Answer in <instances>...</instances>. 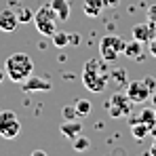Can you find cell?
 <instances>
[{"instance_id": "1", "label": "cell", "mask_w": 156, "mask_h": 156, "mask_svg": "<svg viewBox=\"0 0 156 156\" xmlns=\"http://www.w3.org/2000/svg\"><path fill=\"white\" fill-rule=\"evenodd\" d=\"M4 72L13 82H23L34 72V61L27 53H13L4 61Z\"/></svg>"}, {"instance_id": "2", "label": "cell", "mask_w": 156, "mask_h": 156, "mask_svg": "<svg viewBox=\"0 0 156 156\" xmlns=\"http://www.w3.org/2000/svg\"><path fill=\"white\" fill-rule=\"evenodd\" d=\"M82 82L84 87L91 91V93H101L105 89V82H108V74L104 70V63L99 59H89L84 63V70H82Z\"/></svg>"}, {"instance_id": "3", "label": "cell", "mask_w": 156, "mask_h": 156, "mask_svg": "<svg viewBox=\"0 0 156 156\" xmlns=\"http://www.w3.org/2000/svg\"><path fill=\"white\" fill-rule=\"evenodd\" d=\"M57 23H59V19H57L55 11L51 9V4H42L34 13V26L42 36H53L57 32Z\"/></svg>"}, {"instance_id": "4", "label": "cell", "mask_w": 156, "mask_h": 156, "mask_svg": "<svg viewBox=\"0 0 156 156\" xmlns=\"http://www.w3.org/2000/svg\"><path fill=\"white\" fill-rule=\"evenodd\" d=\"M125 40L120 38V36H104L101 38V44H99V55H101V59L104 61H116V57L118 55H122V51H125Z\"/></svg>"}, {"instance_id": "5", "label": "cell", "mask_w": 156, "mask_h": 156, "mask_svg": "<svg viewBox=\"0 0 156 156\" xmlns=\"http://www.w3.org/2000/svg\"><path fill=\"white\" fill-rule=\"evenodd\" d=\"M21 131V122L15 112L11 110H0V137L4 139H15Z\"/></svg>"}, {"instance_id": "6", "label": "cell", "mask_w": 156, "mask_h": 156, "mask_svg": "<svg viewBox=\"0 0 156 156\" xmlns=\"http://www.w3.org/2000/svg\"><path fill=\"white\" fill-rule=\"evenodd\" d=\"M108 110H110L112 118H125L133 110V101L129 99L127 93H114L110 97V101H108Z\"/></svg>"}, {"instance_id": "7", "label": "cell", "mask_w": 156, "mask_h": 156, "mask_svg": "<svg viewBox=\"0 0 156 156\" xmlns=\"http://www.w3.org/2000/svg\"><path fill=\"white\" fill-rule=\"evenodd\" d=\"M127 95H129V99L133 104H144V101H148L152 91L148 89V84L144 80H131L127 84Z\"/></svg>"}, {"instance_id": "8", "label": "cell", "mask_w": 156, "mask_h": 156, "mask_svg": "<svg viewBox=\"0 0 156 156\" xmlns=\"http://www.w3.org/2000/svg\"><path fill=\"white\" fill-rule=\"evenodd\" d=\"M21 84H23V91H27V93H36V91H51V89H53V84L47 80V78L34 76V74H30Z\"/></svg>"}, {"instance_id": "9", "label": "cell", "mask_w": 156, "mask_h": 156, "mask_svg": "<svg viewBox=\"0 0 156 156\" xmlns=\"http://www.w3.org/2000/svg\"><path fill=\"white\" fill-rule=\"evenodd\" d=\"M19 26V19H17V13L15 9H2L0 11V30L2 32H15Z\"/></svg>"}, {"instance_id": "10", "label": "cell", "mask_w": 156, "mask_h": 156, "mask_svg": "<svg viewBox=\"0 0 156 156\" xmlns=\"http://www.w3.org/2000/svg\"><path fill=\"white\" fill-rule=\"evenodd\" d=\"M154 32L156 27L150 26V23H137V26H133V38L139 40V42H148L152 36H156Z\"/></svg>"}, {"instance_id": "11", "label": "cell", "mask_w": 156, "mask_h": 156, "mask_svg": "<svg viewBox=\"0 0 156 156\" xmlns=\"http://www.w3.org/2000/svg\"><path fill=\"white\" fill-rule=\"evenodd\" d=\"M49 4L55 11V15H57L59 21H68V17H70V2L68 0H51Z\"/></svg>"}, {"instance_id": "12", "label": "cell", "mask_w": 156, "mask_h": 156, "mask_svg": "<svg viewBox=\"0 0 156 156\" xmlns=\"http://www.w3.org/2000/svg\"><path fill=\"white\" fill-rule=\"evenodd\" d=\"M61 135L63 137H68V139H74L78 137L80 133H82V122H78V120H66L63 125H61Z\"/></svg>"}, {"instance_id": "13", "label": "cell", "mask_w": 156, "mask_h": 156, "mask_svg": "<svg viewBox=\"0 0 156 156\" xmlns=\"http://www.w3.org/2000/svg\"><path fill=\"white\" fill-rule=\"evenodd\" d=\"M104 0H84L82 2V11L87 17H99V13L104 11Z\"/></svg>"}, {"instance_id": "14", "label": "cell", "mask_w": 156, "mask_h": 156, "mask_svg": "<svg viewBox=\"0 0 156 156\" xmlns=\"http://www.w3.org/2000/svg\"><path fill=\"white\" fill-rule=\"evenodd\" d=\"M131 135L135 139H144L146 135H150V127L146 122H141V118H131Z\"/></svg>"}, {"instance_id": "15", "label": "cell", "mask_w": 156, "mask_h": 156, "mask_svg": "<svg viewBox=\"0 0 156 156\" xmlns=\"http://www.w3.org/2000/svg\"><path fill=\"white\" fill-rule=\"evenodd\" d=\"M141 51H144V42H139V40H135V38H133L131 42H127V44H125L122 55H125V57H129V59H139Z\"/></svg>"}, {"instance_id": "16", "label": "cell", "mask_w": 156, "mask_h": 156, "mask_svg": "<svg viewBox=\"0 0 156 156\" xmlns=\"http://www.w3.org/2000/svg\"><path fill=\"white\" fill-rule=\"evenodd\" d=\"M139 118H141V122H146L150 129L156 125V110H152V108H144L141 110V114H139Z\"/></svg>"}, {"instance_id": "17", "label": "cell", "mask_w": 156, "mask_h": 156, "mask_svg": "<svg viewBox=\"0 0 156 156\" xmlns=\"http://www.w3.org/2000/svg\"><path fill=\"white\" fill-rule=\"evenodd\" d=\"M15 13H17L19 23H30V21H34L32 11H30V9H26V6H15Z\"/></svg>"}, {"instance_id": "18", "label": "cell", "mask_w": 156, "mask_h": 156, "mask_svg": "<svg viewBox=\"0 0 156 156\" xmlns=\"http://www.w3.org/2000/svg\"><path fill=\"white\" fill-rule=\"evenodd\" d=\"M72 146H74V150L76 152H84V150H89V146H91V141H89V137H84L82 133L72 139Z\"/></svg>"}, {"instance_id": "19", "label": "cell", "mask_w": 156, "mask_h": 156, "mask_svg": "<svg viewBox=\"0 0 156 156\" xmlns=\"http://www.w3.org/2000/svg\"><path fill=\"white\" fill-rule=\"evenodd\" d=\"M53 44L55 47H66V44H70V34L68 32H55L53 34Z\"/></svg>"}, {"instance_id": "20", "label": "cell", "mask_w": 156, "mask_h": 156, "mask_svg": "<svg viewBox=\"0 0 156 156\" xmlns=\"http://www.w3.org/2000/svg\"><path fill=\"white\" fill-rule=\"evenodd\" d=\"M74 105H76L78 116H87V114L91 112V101H89V99H76Z\"/></svg>"}, {"instance_id": "21", "label": "cell", "mask_w": 156, "mask_h": 156, "mask_svg": "<svg viewBox=\"0 0 156 156\" xmlns=\"http://www.w3.org/2000/svg\"><path fill=\"white\" fill-rule=\"evenodd\" d=\"M61 116H63V120H76L78 118V112H76V105H63V110H61Z\"/></svg>"}, {"instance_id": "22", "label": "cell", "mask_w": 156, "mask_h": 156, "mask_svg": "<svg viewBox=\"0 0 156 156\" xmlns=\"http://www.w3.org/2000/svg\"><path fill=\"white\" fill-rule=\"evenodd\" d=\"M148 21H150V26L156 27V4H152V6L148 9Z\"/></svg>"}, {"instance_id": "23", "label": "cell", "mask_w": 156, "mask_h": 156, "mask_svg": "<svg viewBox=\"0 0 156 156\" xmlns=\"http://www.w3.org/2000/svg\"><path fill=\"white\" fill-rule=\"evenodd\" d=\"M114 78H116L118 82H125V80H127V70H125V68H118V70L114 72Z\"/></svg>"}, {"instance_id": "24", "label": "cell", "mask_w": 156, "mask_h": 156, "mask_svg": "<svg viewBox=\"0 0 156 156\" xmlns=\"http://www.w3.org/2000/svg\"><path fill=\"white\" fill-rule=\"evenodd\" d=\"M148 49H150V55L156 57V36H152V38L148 40Z\"/></svg>"}, {"instance_id": "25", "label": "cell", "mask_w": 156, "mask_h": 156, "mask_svg": "<svg viewBox=\"0 0 156 156\" xmlns=\"http://www.w3.org/2000/svg\"><path fill=\"white\" fill-rule=\"evenodd\" d=\"M144 82L148 84V89H150V91H156V80L152 76H150V78H144Z\"/></svg>"}, {"instance_id": "26", "label": "cell", "mask_w": 156, "mask_h": 156, "mask_svg": "<svg viewBox=\"0 0 156 156\" xmlns=\"http://www.w3.org/2000/svg\"><path fill=\"white\" fill-rule=\"evenodd\" d=\"M105 6H110V9H116L118 4H120V0H104Z\"/></svg>"}, {"instance_id": "27", "label": "cell", "mask_w": 156, "mask_h": 156, "mask_svg": "<svg viewBox=\"0 0 156 156\" xmlns=\"http://www.w3.org/2000/svg\"><path fill=\"white\" fill-rule=\"evenodd\" d=\"M150 99H152V108L156 110V91H152V95H150Z\"/></svg>"}, {"instance_id": "28", "label": "cell", "mask_w": 156, "mask_h": 156, "mask_svg": "<svg viewBox=\"0 0 156 156\" xmlns=\"http://www.w3.org/2000/svg\"><path fill=\"white\" fill-rule=\"evenodd\" d=\"M150 154H152V156H156V139H154V144L150 146Z\"/></svg>"}, {"instance_id": "29", "label": "cell", "mask_w": 156, "mask_h": 156, "mask_svg": "<svg viewBox=\"0 0 156 156\" xmlns=\"http://www.w3.org/2000/svg\"><path fill=\"white\" fill-rule=\"evenodd\" d=\"M32 156H44V150H34Z\"/></svg>"}, {"instance_id": "30", "label": "cell", "mask_w": 156, "mask_h": 156, "mask_svg": "<svg viewBox=\"0 0 156 156\" xmlns=\"http://www.w3.org/2000/svg\"><path fill=\"white\" fill-rule=\"evenodd\" d=\"M4 76H6V72H4V68H0V84H2V80H4Z\"/></svg>"}, {"instance_id": "31", "label": "cell", "mask_w": 156, "mask_h": 156, "mask_svg": "<svg viewBox=\"0 0 156 156\" xmlns=\"http://www.w3.org/2000/svg\"><path fill=\"white\" fill-rule=\"evenodd\" d=\"M150 135H152V137H154V139H156V125H154V127H152V129H150Z\"/></svg>"}]
</instances>
